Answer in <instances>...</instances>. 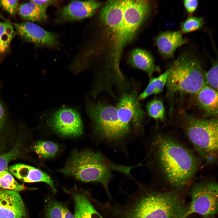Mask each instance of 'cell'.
Segmentation results:
<instances>
[{"mask_svg": "<svg viewBox=\"0 0 218 218\" xmlns=\"http://www.w3.org/2000/svg\"><path fill=\"white\" fill-rule=\"evenodd\" d=\"M138 185V190L125 203L113 205L112 218H185L187 207L179 194L153 190L143 184Z\"/></svg>", "mask_w": 218, "mask_h": 218, "instance_id": "cell-1", "label": "cell"}, {"mask_svg": "<svg viewBox=\"0 0 218 218\" xmlns=\"http://www.w3.org/2000/svg\"><path fill=\"white\" fill-rule=\"evenodd\" d=\"M153 145L159 166L167 181L177 187L186 185L198 167L195 156L183 146L167 136L159 135Z\"/></svg>", "mask_w": 218, "mask_h": 218, "instance_id": "cell-2", "label": "cell"}, {"mask_svg": "<svg viewBox=\"0 0 218 218\" xmlns=\"http://www.w3.org/2000/svg\"><path fill=\"white\" fill-rule=\"evenodd\" d=\"M136 167L115 164L99 152L88 150H75L64 167L58 171L82 182L100 183L111 200L108 187L112 177V172L115 171L130 175L131 169Z\"/></svg>", "mask_w": 218, "mask_h": 218, "instance_id": "cell-3", "label": "cell"}, {"mask_svg": "<svg viewBox=\"0 0 218 218\" xmlns=\"http://www.w3.org/2000/svg\"><path fill=\"white\" fill-rule=\"evenodd\" d=\"M151 10L148 1L127 0L123 20L113 35L111 63L109 68L114 73L121 71L120 61L125 46L133 38Z\"/></svg>", "mask_w": 218, "mask_h": 218, "instance_id": "cell-4", "label": "cell"}, {"mask_svg": "<svg viewBox=\"0 0 218 218\" xmlns=\"http://www.w3.org/2000/svg\"><path fill=\"white\" fill-rule=\"evenodd\" d=\"M166 85L167 94H196L206 84L199 61L189 53L180 56L168 69Z\"/></svg>", "mask_w": 218, "mask_h": 218, "instance_id": "cell-5", "label": "cell"}, {"mask_svg": "<svg viewBox=\"0 0 218 218\" xmlns=\"http://www.w3.org/2000/svg\"><path fill=\"white\" fill-rule=\"evenodd\" d=\"M86 109L100 139L110 143L123 141L116 107L101 102L89 101Z\"/></svg>", "mask_w": 218, "mask_h": 218, "instance_id": "cell-6", "label": "cell"}, {"mask_svg": "<svg viewBox=\"0 0 218 218\" xmlns=\"http://www.w3.org/2000/svg\"><path fill=\"white\" fill-rule=\"evenodd\" d=\"M186 126L191 142L207 158L216 156L218 150V120L216 117L202 119L188 118Z\"/></svg>", "mask_w": 218, "mask_h": 218, "instance_id": "cell-7", "label": "cell"}, {"mask_svg": "<svg viewBox=\"0 0 218 218\" xmlns=\"http://www.w3.org/2000/svg\"><path fill=\"white\" fill-rule=\"evenodd\" d=\"M135 90L123 95L116 107L124 140L139 131L144 117L143 111Z\"/></svg>", "mask_w": 218, "mask_h": 218, "instance_id": "cell-8", "label": "cell"}, {"mask_svg": "<svg viewBox=\"0 0 218 218\" xmlns=\"http://www.w3.org/2000/svg\"><path fill=\"white\" fill-rule=\"evenodd\" d=\"M218 185L215 182L198 184L193 189L191 200L185 216L197 213L204 218H213L218 211Z\"/></svg>", "mask_w": 218, "mask_h": 218, "instance_id": "cell-9", "label": "cell"}, {"mask_svg": "<svg viewBox=\"0 0 218 218\" xmlns=\"http://www.w3.org/2000/svg\"><path fill=\"white\" fill-rule=\"evenodd\" d=\"M49 124L56 133L65 137H78L83 134L80 116L72 108H63L55 112L50 119Z\"/></svg>", "mask_w": 218, "mask_h": 218, "instance_id": "cell-10", "label": "cell"}, {"mask_svg": "<svg viewBox=\"0 0 218 218\" xmlns=\"http://www.w3.org/2000/svg\"><path fill=\"white\" fill-rule=\"evenodd\" d=\"M16 32L24 40L38 46L51 47L58 43L56 35L30 22L14 23Z\"/></svg>", "mask_w": 218, "mask_h": 218, "instance_id": "cell-11", "label": "cell"}, {"mask_svg": "<svg viewBox=\"0 0 218 218\" xmlns=\"http://www.w3.org/2000/svg\"><path fill=\"white\" fill-rule=\"evenodd\" d=\"M101 5L100 2L95 0L72 1L60 10L56 20L63 22L90 17Z\"/></svg>", "mask_w": 218, "mask_h": 218, "instance_id": "cell-12", "label": "cell"}, {"mask_svg": "<svg viewBox=\"0 0 218 218\" xmlns=\"http://www.w3.org/2000/svg\"><path fill=\"white\" fill-rule=\"evenodd\" d=\"M26 216L19 192L0 188V218H25Z\"/></svg>", "mask_w": 218, "mask_h": 218, "instance_id": "cell-13", "label": "cell"}, {"mask_svg": "<svg viewBox=\"0 0 218 218\" xmlns=\"http://www.w3.org/2000/svg\"><path fill=\"white\" fill-rule=\"evenodd\" d=\"M127 1V0L108 1L101 11L100 17L101 22L113 35L123 20Z\"/></svg>", "mask_w": 218, "mask_h": 218, "instance_id": "cell-14", "label": "cell"}, {"mask_svg": "<svg viewBox=\"0 0 218 218\" xmlns=\"http://www.w3.org/2000/svg\"><path fill=\"white\" fill-rule=\"evenodd\" d=\"M9 172L18 179L25 183L45 182L48 184L54 192L56 189L49 176L42 170L32 166L17 164L8 167Z\"/></svg>", "mask_w": 218, "mask_h": 218, "instance_id": "cell-15", "label": "cell"}, {"mask_svg": "<svg viewBox=\"0 0 218 218\" xmlns=\"http://www.w3.org/2000/svg\"><path fill=\"white\" fill-rule=\"evenodd\" d=\"M187 39L183 38L178 31H167L160 34L155 39L158 50L164 58L173 56L177 48L186 44Z\"/></svg>", "mask_w": 218, "mask_h": 218, "instance_id": "cell-16", "label": "cell"}, {"mask_svg": "<svg viewBox=\"0 0 218 218\" xmlns=\"http://www.w3.org/2000/svg\"><path fill=\"white\" fill-rule=\"evenodd\" d=\"M128 63L133 67L145 72L150 78L153 73L160 69L154 63L152 54L146 50L136 48L131 52L128 58Z\"/></svg>", "mask_w": 218, "mask_h": 218, "instance_id": "cell-17", "label": "cell"}, {"mask_svg": "<svg viewBox=\"0 0 218 218\" xmlns=\"http://www.w3.org/2000/svg\"><path fill=\"white\" fill-rule=\"evenodd\" d=\"M196 95L198 106L206 114L213 117L217 116V91L205 85Z\"/></svg>", "mask_w": 218, "mask_h": 218, "instance_id": "cell-18", "label": "cell"}, {"mask_svg": "<svg viewBox=\"0 0 218 218\" xmlns=\"http://www.w3.org/2000/svg\"><path fill=\"white\" fill-rule=\"evenodd\" d=\"M74 199L75 204L74 218H101V216L95 209L85 194H75Z\"/></svg>", "mask_w": 218, "mask_h": 218, "instance_id": "cell-19", "label": "cell"}, {"mask_svg": "<svg viewBox=\"0 0 218 218\" xmlns=\"http://www.w3.org/2000/svg\"><path fill=\"white\" fill-rule=\"evenodd\" d=\"M46 9L39 6L31 0L19 6L18 12L24 20L34 22H41L47 19Z\"/></svg>", "mask_w": 218, "mask_h": 218, "instance_id": "cell-20", "label": "cell"}, {"mask_svg": "<svg viewBox=\"0 0 218 218\" xmlns=\"http://www.w3.org/2000/svg\"><path fill=\"white\" fill-rule=\"evenodd\" d=\"M168 69L164 72L156 77H150L145 89L138 96V101L144 100L153 94L160 93L166 85L169 74Z\"/></svg>", "mask_w": 218, "mask_h": 218, "instance_id": "cell-21", "label": "cell"}, {"mask_svg": "<svg viewBox=\"0 0 218 218\" xmlns=\"http://www.w3.org/2000/svg\"><path fill=\"white\" fill-rule=\"evenodd\" d=\"M16 34L13 26L9 22L0 21V55L9 51L11 42Z\"/></svg>", "mask_w": 218, "mask_h": 218, "instance_id": "cell-22", "label": "cell"}, {"mask_svg": "<svg viewBox=\"0 0 218 218\" xmlns=\"http://www.w3.org/2000/svg\"><path fill=\"white\" fill-rule=\"evenodd\" d=\"M35 152L42 157L46 158L54 157L59 150L58 144L49 141L38 142L34 147Z\"/></svg>", "mask_w": 218, "mask_h": 218, "instance_id": "cell-23", "label": "cell"}, {"mask_svg": "<svg viewBox=\"0 0 218 218\" xmlns=\"http://www.w3.org/2000/svg\"><path fill=\"white\" fill-rule=\"evenodd\" d=\"M0 188L19 192L25 190L23 184L18 183L8 170L0 172Z\"/></svg>", "mask_w": 218, "mask_h": 218, "instance_id": "cell-24", "label": "cell"}, {"mask_svg": "<svg viewBox=\"0 0 218 218\" xmlns=\"http://www.w3.org/2000/svg\"><path fill=\"white\" fill-rule=\"evenodd\" d=\"M148 115L156 119H162L165 115V108L162 101L158 99H154L149 102L146 107Z\"/></svg>", "mask_w": 218, "mask_h": 218, "instance_id": "cell-25", "label": "cell"}, {"mask_svg": "<svg viewBox=\"0 0 218 218\" xmlns=\"http://www.w3.org/2000/svg\"><path fill=\"white\" fill-rule=\"evenodd\" d=\"M204 22L203 17H189L181 23V31L186 33L198 30L203 27Z\"/></svg>", "mask_w": 218, "mask_h": 218, "instance_id": "cell-26", "label": "cell"}, {"mask_svg": "<svg viewBox=\"0 0 218 218\" xmlns=\"http://www.w3.org/2000/svg\"><path fill=\"white\" fill-rule=\"evenodd\" d=\"M20 146L19 143H17L11 150L0 155V172L8 170V164L17 156L19 152Z\"/></svg>", "mask_w": 218, "mask_h": 218, "instance_id": "cell-27", "label": "cell"}, {"mask_svg": "<svg viewBox=\"0 0 218 218\" xmlns=\"http://www.w3.org/2000/svg\"><path fill=\"white\" fill-rule=\"evenodd\" d=\"M218 63L216 61L211 68L204 74L205 84L217 91L218 90Z\"/></svg>", "mask_w": 218, "mask_h": 218, "instance_id": "cell-28", "label": "cell"}, {"mask_svg": "<svg viewBox=\"0 0 218 218\" xmlns=\"http://www.w3.org/2000/svg\"><path fill=\"white\" fill-rule=\"evenodd\" d=\"M64 206L60 203L52 201L47 207V218H64Z\"/></svg>", "mask_w": 218, "mask_h": 218, "instance_id": "cell-29", "label": "cell"}, {"mask_svg": "<svg viewBox=\"0 0 218 218\" xmlns=\"http://www.w3.org/2000/svg\"><path fill=\"white\" fill-rule=\"evenodd\" d=\"M0 6L12 16H14L19 8L18 0H0Z\"/></svg>", "mask_w": 218, "mask_h": 218, "instance_id": "cell-30", "label": "cell"}, {"mask_svg": "<svg viewBox=\"0 0 218 218\" xmlns=\"http://www.w3.org/2000/svg\"><path fill=\"white\" fill-rule=\"evenodd\" d=\"M184 5L187 12L192 13L196 10L198 4L197 0H185L183 1Z\"/></svg>", "mask_w": 218, "mask_h": 218, "instance_id": "cell-31", "label": "cell"}, {"mask_svg": "<svg viewBox=\"0 0 218 218\" xmlns=\"http://www.w3.org/2000/svg\"><path fill=\"white\" fill-rule=\"evenodd\" d=\"M6 117L5 106L0 98V131L2 130L5 127Z\"/></svg>", "mask_w": 218, "mask_h": 218, "instance_id": "cell-32", "label": "cell"}, {"mask_svg": "<svg viewBox=\"0 0 218 218\" xmlns=\"http://www.w3.org/2000/svg\"><path fill=\"white\" fill-rule=\"evenodd\" d=\"M39 6L46 9L49 5L58 3V1L55 0H31Z\"/></svg>", "mask_w": 218, "mask_h": 218, "instance_id": "cell-33", "label": "cell"}, {"mask_svg": "<svg viewBox=\"0 0 218 218\" xmlns=\"http://www.w3.org/2000/svg\"><path fill=\"white\" fill-rule=\"evenodd\" d=\"M64 218H74V216L65 207L64 208Z\"/></svg>", "mask_w": 218, "mask_h": 218, "instance_id": "cell-34", "label": "cell"}, {"mask_svg": "<svg viewBox=\"0 0 218 218\" xmlns=\"http://www.w3.org/2000/svg\"><path fill=\"white\" fill-rule=\"evenodd\" d=\"M2 16L1 15H0V18H2Z\"/></svg>", "mask_w": 218, "mask_h": 218, "instance_id": "cell-35", "label": "cell"}, {"mask_svg": "<svg viewBox=\"0 0 218 218\" xmlns=\"http://www.w3.org/2000/svg\"><path fill=\"white\" fill-rule=\"evenodd\" d=\"M101 218H104L102 216H101Z\"/></svg>", "mask_w": 218, "mask_h": 218, "instance_id": "cell-36", "label": "cell"}]
</instances>
